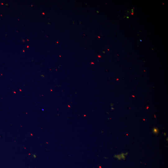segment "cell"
I'll return each mask as SVG.
<instances>
[{
    "label": "cell",
    "mask_w": 168,
    "mask_h": 168,
    "mask_svg": "<svg viewBox=\"0 0 168 168\" xmlns=\"http://www.w3.org/2000/svg\"><path fill=\"white\" fill-rule=\"evenodd\" d=\"M153 131L154 133L156 134L158 133L159 130L157 128H154L153 130Z\"/></svg>",
    "instance_id": "6da1fadb"
}]
</instances>
